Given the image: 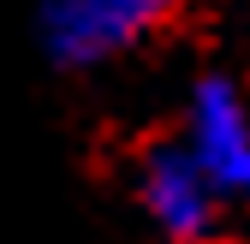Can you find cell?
Listing matches in <instances>:
<instances>
[{
    "label": "cell",
    "instance_id": "7a4b0ae2",
    "mask_svg": "<svg viewBox=\"0 0 250 244\" xmlns=\"http://www.w3.org/2000/svg\"><path fill=\"white\" fill-rule=\"evenodd\" d=\"M173 12L179 0H42V48L54 66L83 72L137 48Z\"/></svg>",
    "mask_w": 250,
    "mask_h": 244
},
{
    "label": "cell",
    "instance_id": "3957f363",
    "mask_svg": "<svg viewBox=\"0 0 250 244\" xmlns=\"http://www.w3.org/2000/svg\"><path fill=\"white\" fill-rule=\"evenodd\" d=\"M185 143L203 161V173L214 179L232 208H250V102L238 78L227 72H203L191 83V102H185Z\"/></svg>",
    "mask_w": 250,
    "mask_h": 244
},
{
    "label": "cell",
    "instance_id": "6da1fadb",
    "mask_svg": "<svg viewBox=\"0 0 250 244\" xmlns=\"http://www.w3.org/2000/svg\"><path fill=\"white\" fill-rule=\"evenodd\" d=\"M137 208L167 244H214L227 226V197L185 137H155L137 155Z\"/></svg>",
    "mask_w": 250,
    "mask_h": 244
}]
</instances>
